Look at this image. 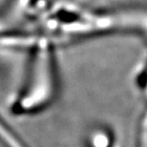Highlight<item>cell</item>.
I'll list each match as a JSON object with an SVG mask.
<instances>
[{
	"mask_svg": "<svg viewBox=\"0 0 147 147\" xmlns=\"http://www.w3.org/2000/svg\"><path fill=\"white\" fill-rule=\"evenodd\" d=\"M57 94L55 58L51 44L40 41L32 45L24 86L12 105L18 115L35 114L49 107Z\"/></svg>",
	"mask_w": 147,
	"mask_h": 147,
	"instance_id": "6da1fadb",
	"label": "cell"
}]
</instances>
